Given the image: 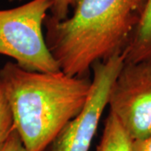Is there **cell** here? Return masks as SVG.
Wrapping results in <instances>:
<instances>
[{
  "label": "cell",
  "mask_w": 151,
  "mask_h": 151,
  "mask_svg": "<svg viewBox=\"0 0 151 151\" xmlns=\"http://www.w3.org/2000/svg\"><path fill=\"white\" fill-rule=\"evenodd\" d=\"M0 86L10 109L13 127L27 151H45L69 121L81 113L92 86L89 76L28 71L7 62Z\"/></svg>",
  "instance_id": "obj_2"
},
{
  "label": "cell",
  "mask_w": 151,
  "mask_h": 151,
  "mask_svg": "<svg viewBox=\"0 0 151 151\" xmlns=\"http://www.w3.org/2000/svg\"><path fill=\"white\" fill-rule=\"evenodd\" d=\"M147 0H76L73 14L58 21L47 15L45 41L62 72L89 76L92 65L122 55Z\"/></svg>",
  "instance_id": "obj_1"
},
{
  "label": "cell",
  "mask_w": 151,
  "mask_h": 151,
  "mask_svg": "<svg viewBox=\"0 0 151 151\" xmlns=\"http://www.w3.org/2000/svg\"><path fill=\"white\" fill-rule=\"evenodd\" d=\"M123 55L92 66L93 77L86 104L81 112L69 121L45 151H88L103 111L108 105L110 88L124 65Z\"/></svg>",
  "instance_id": "obj_5"
},
{
  "label": "cell",
  "mask_w": 151,
  "mask_h": 151,
  "mask_svg": "<svg viewBox=\"0 0 151 151\" xmlns=\"http://www.w3.org/2000/svg\"><path fill=\"white\" fill-rule=\"evenodd\" d=\"M51 6V0H31L13 9H0V55L15 60L17 65L28 71H60L43 32Z\"/></svg>",
  "instance_id": "obj_3"
},
{
  "label": "cell",
  "mask_w": 151,
  "mask_h": 151,
  "mask_svg": "<svg viewBox=\"0 0 151 151\" xmlns=\"http://www.w3.org/2000/svg\"><path fill=\"white\" fill-rule=\"evenodd\" d=\"M132 151H151V135L144 139L133 140Z\"/></svg>",
  "instance_id": "obj_11"
},
{
  "label": "cell",
  "mask_w": 151,
  "mask_h": 151,
  "mask_svg": "<svg viewBox=\"0 0 151 151\" xmlns=\"http://www.w3.org/2000/svg\"><path fill=\"white\" fill-rule=\"evenodd\" d=\"M122 55L124 63L151 61V0L146 1L139 24Z\"/></svg>",
  "instance_id": "obj_6"
},
{
  "label": "cell",
  "mask_w": 151,
  "mask_h": 151,
  "mask_svg": "<svg viewBox=\"0 0 151 151\" xmlns=\"http://www.w3.org/2000/svg\"><path fill=\"white\" fill-rule=\"evenodd\" d=\"M13 1H22V0H9ZM52 6L50 9L51 14L50 16L55 19L61 21L68 18L70 8H74L76 0H51Z\"/></svg>",
  "instance_id": "obj_9"
},
{
  "label": "cell",
  "mask_w": 151,
  "mask_h": 151,
  "mask_svg": "<svg viewBox=\"0 0 151 151\" xmlns=\"http://www.w3.org/2000/svg\"><path fill=\"white\" fill-rule=\"evenodd\" d=\"M133 139L117 117L109 112L97 151H132Z\"/></svg>",
  "instance_id": "obj_7"
},
{
  "label": "cell",
  "mask_w": 151,
  "mask_h": 151,
  "mask_svg": "<svg viewBox=\"0 0 151 151\" xmlns=\"http://www.w3.org/2000/svg\"><path fill=\"white\" fill-rule=\"evenodd\" d=\"M108 105L133 140L151 135V61L124 62Z\"/></svg>",
  "instance_id": "obj_4"
},
{
  "label": "cell",
  "mask_w": 151,
  "mask_h": 151,
  "mask_svg": "<svg viewBox=\"0 0 151 151\" xmlns=\"http://www.w3.org/2000/svg\"><path fill=\"white\" fill-rule=\"evenodd\" d=\"M13 129V119L2 87L0 86V145Z\"/></svg>",
  "instance_id": "obj_8"
},
{
  "label": "cell",
  "mask_w": 151,
  "mask_h": 151,
  "mask_svg": "<svg viewBox=\"0 0 151 151\" xmlns=\"http://www.w3.org/2000/svg\"><path fill=\"white\" fill-rule=\"evenodd\" d=\"M0 151H27L14 127L5 140L0 145Z\"/></svg>",
  "instance_id": "obj_10"
}]
</instances>
